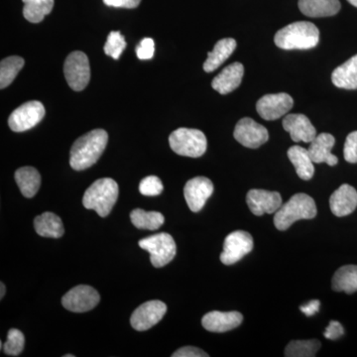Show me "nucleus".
I'll use <instances>...</instances> for the list:
<instances>
[{
	"label": "nucleus",
	"mask_w": 357,
	"mask_h": 357,
	"mask_svg": "<svg viewBox=\"0 0 357 357\" xmlns=\"http://www.w3.org/2000/svg\"><path fill=\"white\" fill-rule=\"evenodd\" d=\"M109 142V134L95 129L75 141L70 149V165L74 170L83 171L95 165Z\"/></svg>",
	"instance_id": "f257e3e1"
},
{
	"label": "nucleus",
	"mask_w": 357,
	"mask_h": 357,
	"mask_svg": "<svg viewBox=\"0 0 357 357\" xmlns=\"http://www.w3.org/2000/svg\"><path fill=\"white\" fill-rule=\"evenodd\" d=\"M319 41L317 26L307 21H299L282 28L276 33L274 42L283 50H307L314 48Z\"/></svg>",
	"instance_id": "f03ea898"
},
{
	"label": "nucleus",
	"mask_w": 357,
	"mask_h": 357,
	"mask_svg": "<svg viewBox=\"0 0 357 357\" xmlns=\"http://www.w3.org/2000/svg\"><path fill=\"white\" fill-rule=\"evenodd\" d=\"M119 192V185L114 178H98L84 192V206L96 211L100 217H107L116 203Z\"/></svg>",
	"instance_id": "7ed1b4c3"
},
{
	"label": "nucleus",
	"mask_w": 357,
	"mask_h": 357,
	"mask_svg": "<svg viewBox=\"0 0 357 357\" xmlns=\"http://www.w3.org/2000/svg\"><path fill=\"white\" fill-rule=\"evenodd\" d=\"M317 206L314 199L309 195H294L287 203L282 204L281 208L275 213L274 225L277 229L287 230L298 220H312L316 218Z\"/></svg>",
	"instance_id": "20e7f679"
},
{
	"label": "nucleus",
	"mask_w": 357,
	"mask_h": 357,
	"mask_svg": "<svg viewBox=\"0 0 357 357\" xmlns=\"http://www.w3.org/2000/svg\"><path fill=\"white\" fill-rule=\"evenodd\" d=\"M171 149L181 156L199 158L208 147L206 135L199 129L178 128L169 137Z\"/></svg>",
	"instance_id": "39448f33"
},
{
	"label": "nucleus",
	"mask_w": 357,
	"mask_h": 357,
	"mask_svg": "<svg viewBox=\"0 0 357 357\" xmlns=\"http://www.w3.org/2000/svg\"><path fill=\"white\" fill-rule=\"evenodd\" d=\"M139 246L150 253L152 265L156 268L166 266L177 253V246L171 234L166 232L154 234L139 241Z\"/></svg>",
	"instance_id": "423d86ee"
},
{
	"label": "nucleus",
	"mask_w": 357,
	"mask_h": 357,
	"mask_svg": "<svg viewBox=\"0 0 357 357\" xmlns=\"http://www.w3.org/2000/svg\"><path fill=\"white\" fill-rule=\"evenodd\" d=\"M66 81L75 91L86 88L91 79V67L88 56L81 51L72 52L64 64Z\"/></svg>",
	"instance_id": "0eeeda50"
},
{
	"label": "nucleus",
	"mask_w": 357,
	"mask_h": 357,
	"mask_svg": "<svg viewBox=\"0 0 357 357\" xmlns=\"http://www.w3.org/2000/svg\"><path fill=\"white\" fill-rule=\"evenodd\" d=\"M43 103L38 100H31L23 103L13 110L8 119V126L14 132H24L39 123L45 116Z\"/></svg>",
	"instance_id": "6e6552de"
},
{
	"label": "nucleus",
	"mask_w": 357,
	"mask_h": 357,
	"mask_svg": "<svg viewBox=\"0 0 357 357\" xmlns=\"http://www.w3.org/2000/svg\"><path fill=\"white\" fill-rule=\"evenodd\" d=\"M253 249L251 234L243 230H236L225 237L220 261L225 265H232L243 259Z\"/></svg>",
	"instance_id": "1a4fd4ad"
},
{
	"label": "nucleus",
	"mask_w": 357,
	"mask_h": 357,
	"mask_svg": "<svg viewBox=\"0 0 357 357\" xmlns=\"http://www.w3.org/2000/svg\"><path fill=\"white\" fill-rule=\"evenodd\" d=\"M100 301V294L96 289L91 286L79 285L66 294L62 304L68 311L84 312L95 309Z\"/></svg>",
	"instance_id": "9d476101"
},
{
	"label": "nucleus",
	"mask_w": 357,
	"mask_h": 357,
	"mask_svg": "<svg viewBox=\"0 0 357 357\" xmlns=\"http://www.w3.org/2000/svg\"><path fill=\"white\" fill-rule=\"evenodd\" d=\"M167 312L165 303L154 300L144 303L133 312L130 324L134 330L144 332L157 325L164 318Z\"/></svg>",
	"instance_id": "9b49d317"
},
{
	"label": "nucleus",
	"mask_w": 357,
	"mask_h": 357,
	"mask_svg": "<svg viewBox=\"0 0 357 357\" xmlns=\"http://www.w3.org/2000/svg\"><path fill=\"white\" fill-rule=\"evenodd\" d=\"M294 100L288 93H272L262 96L256 103V110L265 121H276L292 109Z\"/></svg>",
	"instance_id": "f8f14e48"
},
{
	"label": "nucleus",
	"mask_w": 357,
	"mask_h": 357,
	"mask_svg": "<svg viewBox=\"0 0 357 357\" xmlns=\"http://www.w3.org/2000/svg\"><path fill=\"white\" fill-rule=\"evenodd\" d=\"M234 136L244 147L252 149L262 146L269 139L267 129L249 117L237 122Z\"/></svg>",
	"instance_id": "ddd939ff"
},
{
	"label": "nucleus",
	"mask_w": 357,
	"mask_h": 357,
	"mask_svg": "<svg viewBox=\"0 0 357 357\" xmlns=\"http://www.w3.org/2000/svg\"><path fill=\"white\" fill-rule=\"evenodd\" d=\"M213 192V184L210 178L196 177L188 181L184 188V196L190 210L198 213Z\"/></svg>",
	"instance_id": "4468645a"
},
{
	"label": "nucleus",
	"mask_w": 357,
	"mask_h": 357,
	"mask_svg": "<svg viewBox=\"0 0 357 357\" xmlns=\"http://www.w3.org/2000/svg\"><path fill=\"white\" fill-rule=\"evenodd\" d=\"M246 202L251 213L257 217H261L264 213H276L283 204L278 192L259 189L250 190L246 196Z\"/></svg>",
	"instance_id": "2eb2a0df"
},
{
	"label": "nucleus",
	"mask_w": 357,
	"mask_h": 357,
	"mask_svg": "<svg viewBox=\"0 0 357 357\" xmlns=\"http://www.w3.org/2000/svg\"><path fill=\"white\" fill-rule=\"evenodd\" d=\"M243 316L239 312L213 311L204 314L202 325L211 333H225L243 324Z\"/></svg>",
	"instance_id": "dca6fc26"
},
{
	"label": "nucleus",
	"mask_w": 357,
	"mask_h": 357,
	"mask_svg": "<svg viewBox=\"0 0 357 357\" xmlns=\"http://www.w3.org/2000/svg\"><path fill=\"white\" fill-rule=\"evenodd\" d=\"M283 128L294 142L311 143L316 138L317 130L306 115L289 114L283 119Z\"/></svg>",
	"instance_id": "f3484780"
},
{
	"label": "nucleus",
	"mask_w": 357,
	"mask_h": 357,
	"mask_svg": "<svg viewBox=\"0 0 357 357\" xmlns=\"http://www.w3.org/2000/svg\"><path fill=\"white\" fill-rule=\"evenodd\" d=\"M357 192L351 185L344 184L333 192L330 199V208L338 218L347 217L356 211Z\"/></svg>",
	"instance_id": "a211bd4d"
},
{
	"label": "nucleus",
	"mask_w": 357,
	"mask_h": 357,
	"mask_svg": "<svg viewBox=\"0 0 357 357\" xmlns=\"http://www.w3.org/2000/svg\"><path fill=\"white\" fill-rule=\"evenodd\" d=\"M335 137L330 133H321L310 143L309 151L314 163H326L328 166H335L338 163L337 156L332 153L335 146Z\"/></svg>",
	"instance_id": "6ab92c4d"
},
{
	"label": "nucleus",
	"mask_w": 357,
	"mask_h": 357,
	"mask_svg": "<svg viewBox=\"0 0 357 357\" xmlns=\"http://www.w3.org/2000/svg\"><path fill=\"white\" fill-rule=\"evenodd\" d=\"M244 75V67L241 63H234L225 69L213 79L211 86L220 95H227L241 86Z\"/></svg>",
	"instance_id": "aec40b11"
},
{
	"label": "nucleus",
	"mask_w": 357,
	"mask_h": 357,
	"mask_svg": "<svg viewBox=\"0 0 357 357\" xmlns=\"http://www.w3.org/2000/svg\"><path fill=\"white\" fill-rule=\"evenodd\" d=\"M301 13L309 17H328L340 13L338 0H299Z\"/></svg>",
	"instance_id": "412c9836"
},
{
	"label": "nucleus",
	"mask_w": 357,
	"mask_h": 357,
	"mask_svg": "<svg viewBox=\"0 0 357 357\" xmlns=\"http://www.w3.org/2000/svg\"><path fill=\"white\" fill-rule=\"evenodd\" d=\"M236 48V41L232 38L220 40L215 48L208 53V59L204 64V72L211 73L220 68L234 53Z\"/></svg>",
	"instance_id": "4be33fe9"
},
{
	"label": "nucleus",
	"mask_w": 357,
	"mask_h": 357,
	"mask_svg": "<svg viewBox=\"0 0 357 357\" xmlns=\"http://www.w3.org/2000/svg\"><path fill=\"white\" fill-rule=\"evenodd\" d=\"M288 157L296 169V173L302 180H311L314 174V161L307 149L295 145L288 150Z\"/></svg>",
	"instance_id": "5701e85b"
},
{
	"label": "nucleus",
	"mask_w": 357,
	"mask_h": 357,
	"mask_svg": "<svg viewBox=\"0 0 357 357\" xmlns=\"http://www.w3.org/2000/svg\"><path fill=\"white\" fill-rule=\"evenodd\" d=\"M34 229L40 236L51 237V238H60L65 231L62 220L50 211H47L35 218Z\"/></svg>",
	"instance_id": "b1692460"
},
{
	"label": "nucleus",
	"mask_w": 357,
	"mask_h": 357,
	"mask_svg": "<svg viewBox=\"0 0 357 357\" xmlns=\"http://www.w3.org/2000/svg\"><path fill=\"white\" fill-rule=\"evenodd\" d=\"M332 81L337 88L357 89V55L333 70Z\"/></svg>",
	"instance_id": "393cba45"
},
{
	"label": "nucleus",
	"mask_w": 357,
	"mask_h": 357,
	"mask_svg": "<svg viewBox=\"0 0 357 357\" xmlns=\"http://www.w3.org/2000/svg\"><path fill=\"white\" fill-rule=\"evenodd\" d=\"M15 181L25 198H33L41 185V175L33 167H22L15 172Z\"/></svg>",
	"instance_id": "a878e982"
},
{
	"label": "nucleus",
	"mask_w": 357,
	"mask_h": 357,
	"mask_svg": "<svg viewBox=\"0 0 357 357\" xmlns=\"http://www.w3.org/2000/svg\"><path fill=\"white\" fill-rule=\"evenodd\" d=\"M332 286L335 292H356L357 265H345L340 267L333 275Z\"/></svg>",
	"instance_id": "bb28decb"
},
{
	"label": "nucleus",
	"mask_w": 357,
	"mask_h": 357,
	"mask_svg": "<svg viewBox=\"0 0 357 357\" xmlns=\"http://www.w3.org/2000/svg\"><path fill=\"white\" fill-rule=\"evenodd\" d=\"M131 222L139 229L156 230L165 222V218L158 211H146L135 208L130 213Z\"/></svg>",
	"instance_id": "cd10ccee"
},
{
	"label": "nucleus",
	"mask_w": 357,
	"mask_h": 357,
	"mask_svg": "<svg viewBox=\"0 0 357 357\" xmlns=\"http://www.w3.org/2000/svg\"><path fill=\"white\" fill-rule=\"evenodd\" d=\"M23 15L31 23H40L53 10L54 0H22Z\"/></svg>",
	"instance_id": "c85d7f7f"
},
{
	"label": "nucleus",
	"mask_w": 357,
	"mask_h": 357,
	"mask_svg": "<svg viewBox=\"0 0 357 357\" xmlns=\"http://www.w3.org/2000/svg\"><path fill=\"white\" fill-rule=\"evenodd\" d=\"M24 66V60L18 56H10L1 61L0 64V89L10 86Z\"/></svg>",
	"instance_id": "c756f323"
},
{
	"label": "nucleus",
	"mask_w": 357,
	"mask_h": 357,
	"mask_svg": "<svg viewBox=\"0 0 357 357\" xmlns=\"http://www.w3.org/2000/svg\"><path fill=\"white\" fill-rule=\"evenodd\" d=\"M321 342L317 340H293L286 347V357H312L321 349Z\"/></svg>",
	"instance_id": "7c9ffc66"
},
{
	"label": "nucleus",
	"mask_w": 357,
	"mask_h": 357,
	"mask_svg": "<svg viewBox=\"0 0 357 357\" xmlns=\"http://www.w3.org/2000/svg\"><path fill=\"white\" fill-rule=\"evenodd\" d=\"M25 337L20 331L11 328L7 333V340L4 344V352L7 356H17L24 349Z\"/></svg>",
	"instance_id": "2f4dec72"
},
{
	"label": "nucleus",
	"mask_w": 357,
	"mask_h": 357,
	"mask_svg": "<svg viewBox=\"0 0 357 357\" xmlns=\"http://www.w3.org/2000/svg\"><path fill=\"white\" fill-rule=\"evenodd\" d=\"M126 47V42L124 37L119 31H112L109 33L107 42L105 45V53L107 56L114 58V60H119V57Z\"/></svg>",
	"instance_id": "473e14b6"
},
{
	"label": "nucleus",
	"mask_w": 357,
	"mask_h": 357,
	"mask_svg": "<svg viewBox=\"0 0 357 357\" xmlns=\"http://www.w3.org/2000/svg\"><path fill=\"white\" fill-rule=\"evenodd\" d=\"M163 190V183L156 176H148L140 182L139 192L143 196H158Z\"/></svg>",
	"instance_id": "72a5a7b5"
},
{
	"label": "nucleus",
	"mask_w": 357,
	"mask_h": 357,
	"mask_svg": "<svg viewBox=\"0 0 357 357\" xmlns=\"http://www.w3.org/2000/svg\"><path fill=\"white\" fill-rule=\"evenodd\" d=\"M344 156L349 163H357V131L349 133L344 143Z\"/></svg>",
	"instance_id": "f704fd0d"
},
{
	"label": "nucleus",
	"mask_w": 357,
	"mask_h": 357,
	"mask_svg": "<svg viewBox=\"0 0 357 357\" xmlns=\"http://www.w3.org/2000/svg\"><path fill=\"white\" fill-rule=\"evenodd\" d=\"M155 53V42L151 38H144L140 42L136 49V54L140 60H150L153 58Z\"/></svg>",
	"instance_id": "c9c22d12"
},
{
	"label": "nucleus",
	"mask_w": 357,
	"mask_h": 357,
	"mask_svg": "<svg viewBox=\"0 0 357 357\" xmlns=\"http://www.w3.org/2000/svg\"><path fill=\"white\" fill-rule=\"evenodd\" d=\"M344 335V326L337 321H331L328 326H326L325 333H324V335H325L326 338L332 340H338V338L342 337Z\"/></svg>",
	"instance_id": "e433bc0d"
},
{
	"label": "nucleus",
	"mask_w": 357,
	"mask_h": 357,
	"mask_svg": "<svg viewBox=\"0 0 357 357\" xmlns=\"http://www.w3.org/2000/svg\"><path fill=\"white\" fill-rule=\"evenodd\" d=\"M173 357H208V354H206L198 347H185L182 349H178L177 351L174 352Z\"/></svg>",
	"instance_id": "4c0bfd02"
},
{
	"label": "nucleus",
	"mask_w": 357,
	"mask_h": 357,
	"mask_svg": "<svg viewBox=\"0 0 357 357\" xmlns=\"http://www.w3.org/2000/svg\"><path fill=\"white\" fill-rule=\"evenodd\" d=\"M107 6L117 7V8L133 9L139 6L141 0H103Z\"/></svg>",
	"instance_id": "58836bf2"
},
{
	"label": "nucleus",
	"mask_w": 357,
	"mask_h": 357,
	"mask_svg": "<svg viewBox=\"0 0 357 357\" xmlns=\"http://www.w3.org/2000/svg\"><path fill=\"white\" fill-rule=\"evenodd\" d=\"M319 307H321V302L319 300H312L307 304L304 305L300 307L301 311L304 312L307 317H312L319 312Z\"/></svg>",
	"instance_id": "ea45409f"
},
{
	"label": "nucleus",
	"mask_w": 357,
	"mask_h": 357,
	"mask_svg": "<svg viewBox=\"0 0 357 357\" xmlns=\"http://www.w3.org/2000/svg\"><path fill=\"white\" fill-rule=\"evenodd\" d=\"M0 287H1V294H0V299L4 297V294H6V286H4L3 283L0 284Z\"/></svg>",
	"instance_id": "a19ab883"
},
{
	"label": "nucleus",
	"mask_w": 357,
	"mask_h": 357,
	"mask_svg": "<svg viewBox=\"0 0 357 357\" xmlns=\"http://www.w3.org/2000/svg\"><path fill=\"white\" fill-rule=\"evenodd\" d=\"M351 6L357 7V0H347Z\"/></svg>",
	"instance_id": "79ce46f5"
},
{
	"label": "nucleus",
	"mask_w": 357,
	"mask_h": 357,
	"mask_svg": "<svg viewBox=\"0 0 357 357\" xmlns=\"http://www.w3.org/2000/svg\"><path fill=\"white\" fill-rule=\"evenodd\" d=\"M75 356H72V354H66L64 357H74Z\"/></svg>",
	"instance_id": "37998d69"
}]
</instances>
